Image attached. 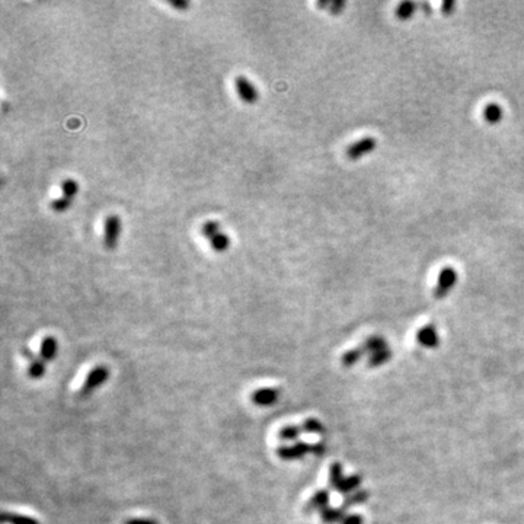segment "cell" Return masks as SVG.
<instances>
[{"instance_id":"obj_19","label":"cell","mask_w":524,"mask_h":524,"mask_svg":"<svg viewBox=\"0 0 524 524\" xmlns=\"http://www.w3.org/2000/svg\"><path fill=\"white\" fill-rule=\"evenodd\" d=\"M2 521L8 524H40L37 520L27 517V516H18L12 513H4Z\"/></svg>"},{"instance_id":"obj_15","label":"cell","mask_w":524,"mask_h":524,"mask_svg":"<svg viewBox=\"0 0 524 524\" xmlns=\"http://www.w3.org/2000/svg\"><path fill=\"white\" fill-rule=\"evenodd\" d=\"M366 354L364 348L363 347H359V348H354V349H349V351H347L344 356H342V366L345 367H351L354 364H357L360 361V359Z\"/></svg>"},{"instance_id":"obj_18","label":"cell","mask_w":524,"mask_h":524,"mask_svg":"<svg viewBox=\"0 0 524 524\" xmlns=\"http://www.w3.org/2000/svg\"><path fill=\"white\" fill-rule=\"evenodd\" d=\"M390 357H392V351L389 348H385V349H382V351L374 353L368 357V366L370 367H379V366L385 364L386 361H389Z\"/></svg>"},{"instance_id":"obj_7","label":"cell","mask_w":524,"mask_h":524,"mask_svg":"<svg viewBox=\"0 0 524 524\" xmlns=\"http://www.w3.org/2000/svg\"><path fill=\"white\" fill-rule=\"evenodd\" d=\"M277 399H279L277 390L269 389V388H264V389H260V390L252 393V402L255 405H260V407L274 405L277 402Z\"/></svg>"},{"instance_id":"obj_1","label":"cell","mask_w":524,"mask_h":524,"mask_svg":"<svg viewBox=\"0 0 524 524\" xmlns=\"http://www.w3.org/2000/svg\"><path fill=\"white\" fill-rule=\"evenodd\" d=\"M121 235V217L118 214H110L104 220V246L108 251L117 248Z\"/></svg>"},{"instance_id":"obj_26","label":"cell","mask_w":524,"mask_h":524,"mask_svg":"<svg viewBox=\"0 0 524 524\" xmlns=\"http://www.w3.org/2000/svg\"><path fill=\"white\" fill-rule=\"evenodd\" d=\"M414 12H415V5L411 4V2H404V4L399 5V8L396 9L397 18L402 19V21L411 18L414 15Z\"/></svg>"},{"instance_id":"obj_22","label":"cell","mask_w":524,"mask_h":524,"mask_svg":"<svg viewBox=\"0 0 524 524\" xmlns=\"http://www.w3.org/2000/svg\"><path fill=\"white\" fill-rule=\"evenodd\" d=\"M342 467L339 463H334L330 470V484L334 489H338V487L342 482Z\"/></svg>"},{"instance_id":"obj_28","label":"cell","mask_w":524,"mask_h":524,"mask_svg":"<svg viewBox=\"0 0 524 524\" xmlns=\"http://www.w3.org/2000/svg\"><path fill=\"white\" fill-rule=\"evenodd\" d=\"M363 517L361 516H357V514H351V516H347L344 520H342V524H363Z\"/></svg>"},{"instance_id":"obj_33","label":"cell","mask_w":524,"mask_h":524,"mask_svg":"<svg viewBox=\"0 0 524 524\" xmlns=\"http://www.w3.org/2000/svg\"><path fill=\"white\" fill-rule=\"evenodd\" d=\"M331 6H332V13L337 15L345 6V4L344 2H334V4H331Z\"/></svg>"},{"instance_id":"obj_29","label":"cell","mask_w":524,"mask_h":524,"mask_svg":"<svg viewBox=\"0 0 524 524\" xmlns=\"http://www.w3.org/2000/svg\"><path fill=\"white\" fill-rule=\"evenodd\" d=\"M325 444H323V443H318V444H315V446H312L310 447V452L312 453H315L316 456H322L323 453H325Z\"/></svg>"},{"instance_id":"obj_10","label":"cell","mask_w":524,"mask_h":524,"mask_svg":"<svg viewBox=\"0 0 524 524\" xmlns=\"http://www.w3.org/2000/svg\"><path fill=\"white\" fill-rule=\"evenodd\" d=\"M328 503H330V492L322 489V491H318L313 496L312 500L309 501V504L306 506V511H312V510H325L328 508Z\"/></svg>"},{"instance_id":"obj_31","label":"cell","mask_w":524,"mask_h":524,"mask_svg":"<svg viewBox=\"0 0 524 524\" xmlns=\"http://www.w3.org/2000/svg\"><path fill=\"white\" fill-rule=\"evenodd\" d=\"M455 8H456V4H455V2H444V4L441 5V9H443V12H444L446 15H450V13L453 12Z\"/></svg>"},{"instance_id":"obj_13","label":"cell","mask_w":524,"mask_h":524,"mask_svg":"<svg viewBox=\"0 0 524 524\" xmlns=\"http://www.w3.org/2000/svg\"><path fill=\"white\" fill-rule=\"evenodd\" d=\"M484 118L487 122L489 124H496L498 121H500L503 118V108L495 104V103H491L485 107L484 110Z\"/></svg>"},{"instance_id":"obj_2","label":"cell","mask_w":524,"mask_h":524,"mask_svg":"<svg viewBox=\"0 0 524 524\" xmlns=\"http://www.w3.org/2000/svg\"><path fill=\"white\" fill-rule=\"evenodd\" d=\"M458 283V272L452 267H446L440 271L438 274V281L434 289V297L436 298H443L448 294Z\"/></svg>"},{"instance_id":"obj_4","label":"cell","mask_w":524,"mask_h":524,"mask_svg":"<svg viewBox=\"0 0 524 524\" xmlns=\"http://www.w3.org/2000/svg\"><path fill=\"white\" fill-rule=\"evenodd\" d=\"M378 146V141L374 137H364L359 141H356L354 144H351L349 147H347V158L351 159V161H357L366 155H368L370 152H373L374 149H376Z\"/></svg>"},{"instance_id":"obj_9","label":"cell","mask_w":524,"mask_h":524,"mask_svg":"<svg viewBox=\"0 0 524 524\" xmlns=\"http://www.w3.org/2000/svg\"><path fill=\"white\" fill-rule=\"evenodd\" d=\"M57 353V341L54 337L48 335L42 339L41 342V349H40V356L42 361H52L56 357Z\"/></svg>"},{"instance_id":"obj_3","label":"cell","mask_w":524,"mask_h":524,"mask_svg":"<svg viewBox=\"0 0 524 524\" xmlns=\"http://www.w3.org/2000/svg\"><path fill=\"white\" fill-rule=\"evenodd\" d=\"M235 88L239 95V98L245 104H255L260 99V92L258 89L252 85V82L249 81L243 74H239V76L235 78Z\"/></svg>"},{"instance_id":"obj_25","label":"cell","mask_w":524,"mask_h":524,"mask_svg":"<svg viewBox=\"0 0 524 524\" xmlns=\"http://www.w3.org/2000/svg\"><path fill=\"white\" fill-rule=\"evenodd\" d=\"M45 373V366H44V361L41 360H33L30 368H28V374L31 379H40L44 376Z\"/></svg>"},{"instance_id":"obj_24","label":"cell","mask_w":524,"mask_h":524,"mask_svg":"<svg viewBox=\"0 0 524 524\" xmlns=\"http://www.w3.org/2000/svg\"><path fill=\"white\" fill-rule=\"evenodd\" d=\"M71 203H73V199L62 195L60 198H56L54 202L50 204V207H52V210L56 213H64L71 206Z\"/></svg>"},{"instance_id":"obj_32","label":"cell","mask_w":524,"mask_h":524,"mask_svg":"<svg viewBox=\"0 0 524 524\" xmlns=\"http://www.w3.org/2000/svg\"><path fill=\"white\" fill-rule=\"evenodd\" d=\"M168 4H169V6H172L175 9H180V11H185L191 6L190 2H168Z\"/></svg>"},{"instance_id":"obj_16","label":"cell","mask_w":524,"mask_h":524,"mask_svg":"<svg viewBox=\"0 0 524 524\" xmlns=\"http://www.w3.org/2000/svg\"><path fill=\"white\" fill-rule=\"evenodd\" d=\"M361 481H363V479H361V477H359V475L349 477V478H344L342 482H341V485L338 487L337 491H339V492H342V494L353 492V491H356V489L361 485Z\"/></svg>"},{"instance_id":"obj_11","label":"cell","mask_w":524,"mask_h":524,"mask_svg":"<svg viewBox=\"0 0 524 524\" xmlns=\"http://www.w3.org/2000/svg\"><path fill=\"white\" fill-rule=\"evenodd\" d=\"M361 347L364 348V351H366V353H370V356H371V354H374V353L382 351V349L388 348V342H386L382 337L376 335V337H370V338H367L366 342H364Z\"/></svg>"},{"instance_id":"obj_30","label":"cell","mask_w":524,"mask_h":524,"mask_svg":"<svg viewBox=\"0 0 524 524\" xmlns=\"http://www.w3.org/2000/svg\"><path fill=\"white\" fill-rule=\"evenodd\" d=\"M126 524H158L155 520H149V518H132L126 521Z\"/></svg>"},{"instance_id":"obj_21","label":"cell","mask_w":524,"mask_h":524,"mask_svg":"<svg viewBox=\"0 0 524 524\" xmlns=\"http://www.w3.org/2000/svg\"><path fill=\"white\" fill-rule=\"evenodd\" d=\"M78 191H79V184L76 181H74V180L67 178V180H64L62 182V192H63L64 197L73 199L74 195L78 194Z\"/></svg>"},{"instance_id":"obj_14","label":"cell","mask_w":524,"mask_h":524,"mask_svg":"<svg viewBox=\"0 0 524 524\" xmlns=\"http://www.w3.org/2000/svg\"><path fill=\"white\" fill-rule=\"evenodd\" d=\"M368 495L370 494L367 491H364V489L356 491L353 495H349L348 498H345V501L342 504V510H347L348 507H353V506L364 504L368 500Z\"/></svg>"},{"instance_id":"obj_6","label":"cell","mask_w":524,"mask_h":524,"mask_svg":"<svg viewBox=\"0 0 524 524\" xmlns=\"http://www.w3.org/2000/svg\"><path fill=\"white\" fill-rule=\"evenodd\" d=\"M308 452H310V446L303 441H298L290 447H280L277 450V455L284 460H294L303 458Z\"/></svg>"},{"instance_id":"obj_27","label":"cell","mask_w":524,"mask_h":524,"mask_svg":"<svg viewBox=\"0 0 524 524\" xmlns=\"http://www.w3.org/2000/svg\"><path fill=\"white\" fill-rule=\"evenodd\" d=\"M301 433H302V429H301V427L287 426V427H284V429L280 430L279 436H280L283 440L290 441V440H297V437L301 436Z\"/></svg>"},{"instance_id":"obj_17","label":"cell","mask_w":524,"mask_h":524,"mask_svg":"<svg viewBox=\"0 0 524 524\" xmlns=\"http://www.w3.org/2000/svg\"><path fill=\"white\" fill-rule=\"evenodd\" d=\"M344 511L345 510H342V508H325V510H322V513H320V517H322V520L323 521H325V523H328V524H331V523H338V521H342L345 517H344Z\"/></svg>"},{"instance_id":"obj_20","label":"cell","mask_w":524,"mask_h":524,"mask_svg":"<svg viewBox=\"0 0 524 524\" xmlns=\"http://www.w3.org/2000/svg\"><path fill=\"white\" fill-rule=\"evenodd\" d=\"M220 231V224L216 220H207L203 226H202V235L210 240L213 236H216Z\"/></svg>"},{"instance_id":"obj_23","label":"cell","mask_w":524,"mask_h":524,"mask_svg":"<svg viewBox=\"0 0 524 524\" xmlns=\"http://www.w3.org/2000/svg\"><path fill=\"white\" fill-rule=\"evenodd\" d=\"M302 430L305 433H309V434H322L323 433V426L316 418H308L303 422Z\"/></svg>"},{"instance_id":"obj_5","label":"cell","mask_w":524,"mask_h":524,"mask_svg":"<svg viewBox=\"0 0 524 524\" xmlns=\"http://www.w3.org/2000/svg\"><path fill=\"white\" fill-rule=\"evenodd\" d=\"M108 376H110V371H108L107 367H103V366L95 367V368L88 374V378H86V380H85V385H83V389H82L81 393H82V395H88L89 392L95 390L96 388L101 386L104 382H107Z\"/></svg>"},{"instance_id":"obj_12","label":"cell","mask_w":524,"mask_h":524,"mask_svg":"<svg viewBox=\"0 0 524 524\" xmlns=\"http://www.w3.org/2000/svg\"><path fill=\"white\" fill-rule=\"evenodd\" d=\"M209 243H210L213 251L224 252V251H228L229 246H231V239H229L228 235H224L223 232H219L216 236H213L209 240Z\"/></svg>"},{"instance_id":"obj_8","label":"cell","mask_w":524,"mask_h":524,"mask_svg":"<svg viewBox=\"0 0 524 524\" xmlns=\"http://www.w3.org/2000/svg\"><path fill=\"white\" fill-rule=\"evenodd\" d=\"M417 341L427 348H434L438 345V334L434 328V325H427L417 332Z\"/></svg>"}]
</instances>
